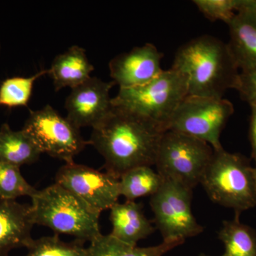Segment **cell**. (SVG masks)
<instances>
[{
    "instance_id": "1",
    "label": "cell",
    "mask_w": 256,
    "mask_h": 256,
    "mask_svg": "<svg viewBox=\"0 0 256 256\" xmlns=\"http://www.w3.org/2000/svg\"><path fill=\"white\" fill-rule=\"evenodd\" d=\"M162 124L114 106L110 114L92 128L90 142L105 160L106 172L120 178L133 168L156 164Z\"/></svg>"
},
{
    "instance_id": "2",
    "label": "cell",
    "mask_w": 256,
    "mask_h": 256,
    "mask_svg": "<svg viewBox=\"0 0 256 256\" xmlns=\"http://www.w3.org/2000/svg\"><path fill=\"white\" fill-rule=\"evenodd\" d=\"M172 68L186 77L188 96L223 98L227 90L238 87L240 69L228 44L210 35L180 47Z\"/></svg>"
},
{
    "instance_id": "3",
    "label": "cell",
    "mask_w": 256,
    "mask_h": 256,
    "mask_svg": "<svg viewBox=\"0 0 256 256\" xmlns=\"http://www.w3.org/2000/svg\"><path fill=\"white\" fill-rule=\"evenodd\" d=\"M35 225L52 229L55 234L72 236L76 240L92 242L100 234V212L58 184L37 191L32 197Z\"/></svg>"
},
{
    "instance_id": "4",
    "label": "cell",
    "mask_w": 256,
    "mask_h": 256,
    "mask_svg": "<svg viewBox=\"0 0 256 256\" xmlns=\"http://www.w3.org/2000/svg\"><path fill=\"white\" fill-rule=\"evenodd\" d=\"M200 184L212 202L236 215L256 206L255 168L242 154L214 151Z\"/></svg>"
},
{
    "instance_id": "5",
    "label": "cell",
    "mask_w": 256,
    "mask_h": 256,
    "mask_svg": "<svg viewBox=\"0 0 256 256\" xmlns=\"http://www.w3.org/2000/svg\"><path fill=\"white\" fill-rule=\"evenodd\" d=\"M188 96V82L175 69L163 70L156 78L140 86L120 88L112 106L162 124H166Z\"/></svg>"
},
{
    "instance_id": "6",
    "label": "cell",
    "mask_w": 256,
    "mask_h": 256,
    "mask_svg": "<svg viewBox=\"0 0 256 256\" xmlns=\"http://www.w3.org/2000/svg\"><path fill=\"white\" fill-rule=\"evenodd\" d=\"M214 152L213 148L204 141L166 130L160 141L154 165L164 180L193 190L200 184Z\"/></svg>"
},
{
    "instance_id": "7",
    "label": "cell",
    "mask_w": 256,
    "mask_h": 256,
    "mask_svg": "<svg viewBox=\"0 0 256 256\" xmlns=\"http://www.w3.org/2000/svg\"><path fill=\"white\" fill-rule=\"evenodd\" d=\"M234 112L233 104L224 98L188 96L166 124V130L196 138L220 150L223 148L220 134Z\"/></svg>"
},
{
    "instance_id": "8",
    "label": "cell",
    "mask_w": 256,
    "mask_h": 256,
    "mask_svg": "<svg viewBox=\"0 0 256 256\" xmlns=\"http://www.w3.org/2000/svg\"><path fill=\"white\" fill-rule=\"evenodd\" d=\"M22 130L42 153L66 163L73 162L74 158L90 144L82 138L80 129L50 105L30 112Z\"/></svg>"
},
{
    "instance_id": "9",
    "label": "cell",
    "mask_w": 256,
    "mask_h": 256,
    "mask_svg": "<svg viewBox=\"0 0 256 256\" xmlns=\"http://www.w3.org/2000/svg\"><path fill=\"white\" fill-rule=\"evenodd\" d=\"M192 192L181 184L164 180L160 190L151 196V210L163 240L185 242L203 232L204 227L192 212Z\"/></svg>"
},
{
    "instance_id": "10",
    "label": "cell",
    "mask_w": 256,
    "mask_h": 256,
    "mask_svg": "<svg viewBox=\"0 0 256 256\" xmlns=\"http://www.w3.org/2000/svg\"><path fill=\"white\" fill-rule=\"evenodd\" d=\"M55 183L100 213L110 210L120 196L118 178L74 162L66 163L58 170Z\"/></svg>"
},
{
    "instance_id": "11",
    "label": "cell",
    "mask_w": 256,
    "mask_h": 256,
    "mask_svg": "<svg viewBox=\"0 0 256 256\" xmlns=\"http://www.w3.org/2000/svg\"><path fill=\"white\" fill-rule=\"evenodd\" d=\"M114 85L90 77L74 88L66 100L67 119L78 129L100 124L114 108L110 92Z\"/></svg>"
},
{
    "instance_id": "12",
    "label": "cell",
    "mask_w": 256,
    "mask_h": 256,
    "mask_svg": "<svg viewBox=\"0 0 256 256\" xmlns=\"http://www.w3.org/2000/svg\"><path fill=\"white\" fill-rule=\"evenodd\" d=\"M162 58L163 54L152 44L134 47L130 52L118 55L110 60L111 78L120 88L144 85L162 73Z\"/></svg>"
},
{
    "instance_id": "13",
    "label": "cell",
    "mask_w": 256,
    "mask_h": 256,
    "mask_svg": "<svg viewBox=\"0 0 256 256\" xmlns=\"http://www.w3.org/2000/svg\"><path fill=\"white\" fill-rule=\"evenodd\" d=\"M31 205L0 198V256H9L18 248H28L34 226Z\"/></svg>"
},
{
    "instance_id": "14",
    "label": "cell",
    "mask_w": 256,
    "mask_h": 256,
    "mask_svg": "<svg viewBox=\"0 0 256 256\" xmlns=\"http://www.w3.org/2000/svg\"><path fill=\"white\" fill-rule=\"evenodd\" d=\"M110 220L114 238L137 246L140 240L154 233L156 228L144 216L143 205L136 201L118 203L110 208Z\"/></svg>"
},
{
    "instance_id": "15",
    "label": "cell",
    "mask_w": 256,
    "mask_h": 256,
    "mask_svg": "<svg viewBox=\"0 0 256 256\" xmlns=\"http://www.w3.org/2000/svg\"><path fill=\"white\" fill-rule=\"evenodd\" d=\"M228 26V44L239 69L256 67V10L237 13Z\"/></svg>"
},
{
    "instance_id": "16",
    "label": "cell",
    "mask_w": 256,
    "mask_h": 256,
    "mask_svg": "<svg viewBox=\"0 0 256 256\" xmlns=\"http://www.w3.org/2000/svg\"><path fill=\"white\" fill-rule=\"evenodd\" d=\"M94 66L89 62L86 50L73 46L56 56L52 62L48 74L53 80L56 92L69 87L73 89L90 78Z\"/></svg>"
},
{
    "instance_id": "17",
    "label": "cell",
    "mask_w": 256,
    "mask_h": 256,
    "mask_svg": "<svg viewBox=\"0 0 256 256\" xmlns=\"http://www.w3.org/2000/svg\"><path fill=\"white\" fill-rule=\"evenodd\" d=\"M41 151L22 130L14 131L4 124L0 128V161L20 166L36 162Z\"/></svg>"
},
{
    "instance_id": "18",
    "label": "cell",
    "mask_w": 256,
    "mask_h": 256,
    "mask_svg": "<svg viewBox=\"0 0 256 256\" xmlns=\"http://www.w3.org/2000/svg\"><path fill=\"white\" fill-rule=\"evenodd\" d=\"M184 240H163L154 246L138 247L130 245L108 235L100 234L88 247L90 256H163Z\"/></svg>"
},
{
    "instance_id": "19",
    "label": "cell",
    "mask_w": 256,
    "mask_h": 256,
    "mask_svg": "<svg viewBox=\"0 0 256 256\" xmlns=\"http://www.w3.org/2000/svg\"><path fill=\"white\" fill-rule=\"evenodd\" d=\"M240 216L233 220H224L218 232V238L224 245L222 256H256V232L242 224Z\"/></svg>"
},
{
    "instance_id": "20",
    "label": "cell",
    "mask_w": 256,
    "mask_h": 256,
    "mask_svg": "<svg viewBox=\"0 0 256 256\" xmlns=\"http://www.w3.org/2000/svg\"><path fill=\"white\" fill-rule=\"evenodd\" d=\"M164 181L162 176L151 166H138L120 178V193L126 201H136L141 197L152 196Z\"/></svg>"
},
{
    "instance_id": "21",
    "label": "cell",
    "mask_w": 256,
    "mask_h": 256,
    "mask_svg": "<svg viewBox=\"0 0 256 256\" xmlns=\"http://www.w3.org/2000/svg\"><path fill=\"white\" fill-rule=\"evenodd\" d=\"M48 70H42L30 77L16 76L6 79L0 86V106L26 107L31 98L34 84Z\"/></svg>"
},
{
    "instance_id": "22",
    "label": "cell",
    "mask_w": 256,
    "mask_h": 256,
    "mask_svg": "<svg viewBox=\"0 0 256 256\" xmlns=\"http://www.w3.org/2000/svg\"><path fill=\"white\" fill-rule=\"evenodd\" d=\"M84 242L78 240L64 242L57 234L33 239L26 248L28 252L25 256H90Z\"/></svg>"
},
{
    "instance_id": "23",
    "label": "cell",
    "mask_w": 256,
    "mask_h": 256,
    "mask_svg": "<svg viewBox=\"0 0 256 256\" xmlns=\"http://www.w3.org/2000/svg\"><path fill=\"white\" fill-rule=\"evenodd\" d=\"M193 2L210 21H222L227 24L237 13L256 10V0H194Z\"/></svg>"
},
{
    "instance_id": "24",
    "label": "cell",
    "mask_w": 256,
    "mask_h": 256,
    "mask_svg": "<svg viewBox=\"0 0 256 256\" xmlns=\"http://www.w3.org/2000/svg\"><path fill=\"white\" fill-rule=\"evenodd\" d=\"M37 191L24 178L20 168L0 161V198L6 200H16L24 196L32 198Z\"/></svg>"
},
{
    "instance_id": "25",
    "label": "cell",
    "mask_w": 256,
    "mask_h": 256,
    "mask_svg": "<svg viewBox=\"0 0 256 256\" xmlns=\"http://www.w3.org/2000/svg\"><path fill=\"white\" fill-rule=\"evenodd\" d=\"M236 90L248 104L256 102V67L240 70Z\"/></svg>"
},
{
    "instance_id": "26",
    "label": "cell",
    "mask_w": 256,
    "mask_h": 256,
    "mask_svg": "<svg viewBox=\"0 0 256 256\" xmlns=\"http://www.w3.org/2000/svg\"><path fill=\"white\" fill-rule=\"evenodd\" d=\"M250 107V128H249V138L252 148V158L256 159V102L249 104Z\"/></svg>"
},
{
    "instance_id": "27",
    "label": "cell",
    "mask_w": 256,
    "mask_h": 256,
    "mask_svg": "<svg viewBox=\"0 0 256 256\" xmlns=\"http://www.w3.org/2000/svg\"><path fill=\"white\" fill-rule=\"evenodd\" d=\"M198 256H210L205 255V254H201V255H200Z\"/></svg>"
},
{
    "instance_id": "28",
    "label": "cell",
    "mask_w": 256,
    "mask_h": 256,
    "mask_svg": "<svg viewBox=\"0 0 256 256\" xmlns=\"http://www.w3.org/2000/svg\"><path fill=\"white\" fill-rule=\"evenodd\" d=\"M255 162H256L255 170H256V159H255Z\"/></svg>"
},
{
    "instance_id": "29",
    "label": "cell",
    "mask_w": 256,
    "mask_h": 256,
    "mask_svg": "<svg viewBox=\"0 0 256 256\" xmlns=\"http://www.w3.org/2000/svg\"><path fill=\"white\" fill-rule=\"evenodd\" d=\"M0 50H1V46H0Z\"/></svg>"
}]
</instances>
